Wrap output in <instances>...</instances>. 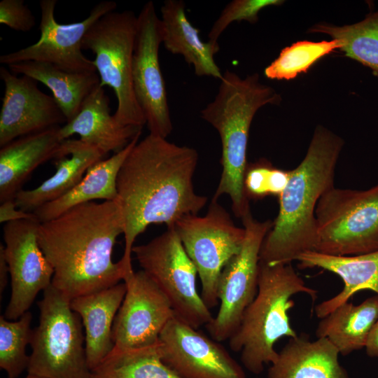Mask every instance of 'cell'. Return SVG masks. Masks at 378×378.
<instances>
[{
    "mask_svg": "<svg viewBox=\"0 0 378 378\" xmlns=\"http://www.w3.org/2000/svg\"><path fill=\"white\" fill-rule=\"evenodd\" d=\"M5 85L0 111V146L22 136L65 125L67 120L53 98L37 86V81L18 76L0 68Z\"/></svg>",
    "mask_w": 378,
    "mask_h": 378,
    "instance_id": "obj_17",
    "label": "cell"
},
{
    "mask_svg": "<svg viewBox=\"0 0 378 378\" xmlns=\"http://www.w3.org/2000/svg\"><path fill=\"white\" fill-rule=\"evenodd\" d=\"M8 276H10L9 267H8V265L5 257L4 246L1 244L0 246V293H1V295L8 284Z\"/></svg>",
    "mask_w": 378,
    "mask_h": 378,
    "instance_id": "obj_37",
    "label": "cell"
},
{
    "mask_svg": "<svg viewBox=\"0 0 378 378\" xmlns=\"http://www.w3.org/2000/svg\"><path fill=\"white\" fill-rule=\"evenodd\" d=\"M37 219L34 213L24 211L17 207L14 200L1 203L0 223H8L22 220Z\"/></svg>",
    "mask_w": 378,
    "mask_h": 378,
    "instance_id": "obj_35",
    "label": "cell"
},
{
    "mask_svg": "<svg viewBox=\"0 0 378 378\" xmlns=\"http://www.w3.org/2000/svg\"><path fill=\"white\" fill-rule=\"evenodd\" d=\"M198 153L149 134L132 149L117 178L118 202L123 222L125 249L119 260L125 279L134 273L132 254L136 238L151 224L173 227L181 218L197 215L207 202L192 178Z\"/></svg>",
    "mask_w": 378,
    "mask_h": 378,
    "instance_id": "obj_1",
    "label": "cell"
},
{
    "mask_svg": "<svg viewBox=\"0 0 378 378\" xmlns=\"http://www.w3.org/2000/svg\"><path fill=\"white\" fill-rule=\"evenodd\" d=\"M71 300L52 284L37 302L38 325L32 330L28 374L46 378H92L82 320Z\"/></svg>",
    "mask_w": 378,
    "mask_h": 378,
    "instance_id": "obj_6",
    "label": "cell"
},
{
    "mask_svg": "<svg viewBox=\"0 0 378 378\" xmlns=\"http://www.w3.org/2000/svg\"><path fill=\"white\" fill-rule=\"evenodd\" d=\"M31 320L29 311L14 321L0 316V368L6 372L8 378H17L27 369L29 356L26 347L30 344Z\"/></svg>",
    "mask_w": 378,
    "mask_h": 378,
    "instance_id": "obj_31",
    "label": "cell"
},
{
    "mask_svg": "<svg viewBox=\"0 0 378 378\" xmlns=\"http://www.w3.org/2000/svg\"><path fill=\"white\" fill-rule=\"evenodd\" d=\"M137 16L130 10L112 11L88 31L82 49L95 55L93 60L100 85L113 89L117 98L115 120L125 126L143 127L145 116L136 101L132 83V60Z\"/></svg>",
    "mask_w": 378,
    "mask_h": 378,
    "instance_id": "obj_7",
    "label": "cell"
},
{
    "mask_svg": "<svg viewBox=\"0 0 378 378\" xmlns=\"http://www.w3.org/2000/svg\"><path fill=\"white\" fill-rule=\"evenodd\" d=\"M296 260L301 268H321L337 274L344 282L342 291L316 307L315 314L319 318L347 302L360 290H372L378 295V251L351 256H335L309 251L300 255Z\"/></svg>",
    "mask_w": 378,
    "mask_h": 378,
    "instance_id": "obj_23",
    "label": "cell"
},
{
    "mask_svg": "<svg viewBox=\"0 0 378 378\" xmlns=\"http://www.w3.org/2000/svg\"><path fill=\"white\" fill-rule=\"evenodd\" d=\"M124 222L116 201L87 202L40 223L39 246L54 274L52 285L70 300L124 280L112 253Z\"/></svg>",
    "mask_w": 378,
    "mask_h": 378,
    "instance_id": "obj_2",
    "label": "cell"
},
{
    "mask_svg": "<svg viewBox=\"0 0 378 378\" xmlns=\"http://www.w3.org/2000/svg\"><path fill=\"white\" fill-rule=\"evenodd\" d=\"M315 251L351 256L378 251V184L365 190L335 186L319 199Z\"/></svg>",
    "mask_w": 378,
    "mask_h": 378,
    "instance_id": "obj_8",
    "label": "cell"
},
{
    "mask_svg": "<svg viewBox=\"0 0 378 378\" xmlns=\"http://www.w3.org/2000/svg\"><path fill=\"white\" fill-rule=\"evenodd\" d=\"M132 253L177 318L197 329L213 319L197 289V269L174 227L146 244L134 246Z\"/></svg>",
    "mask_w": 378,
    "mask_h": 378,
    "instance_id": "obj_9",
    "label": "cell"
},
{
    "mask_svg": "<svg viewBox=\"0 0 378 378\" xmlns=\"http://www.w3.org/2000/svg\"><path fill=\"white\" fill-rule=\"evenodd\" d=\"M25 378H46V377L28 374V375Z\"/></svg>",
    "mask_w": 378,
    "mask_h": 378,
    "instance_id": "obj_38",
    "label": "cell"
},
{
    "mask_svg": "<svg viewBox=\"0 0 378 378\" xmlns=\"http://www.w3.org/2000/svg\"><path fill=\"white\" fill-rule=\"evenodd\" d=\"M127 291L126 284L110 288L71 300L85 328L86 360L91 371L98 367L114 348L112 329Z\"/></svg>",
    "mask_w": 378,
    "mask_h": 378,
    "instance_id": "obj_20",
    "label": "cell"
},
{
    "mask_svg": "<svg viewBox=\"0 0 378 378\" xmlns=\"http://www.w3.org/2000/svg\"><path fill=\"white\" fill-rule=\"evenodd\" d=\"M59 127L22 136L0 149V202L15 200L40 164L57 159L61 145Z\"/></svg>",
    "mask_w": 378,
    "mask_h": 378,
    "instance_id": "obj_21",
    "label": "cell"
},
{
    "mask_svg": "<svg viewBox=\"0 0 378 378\" xmlns=\"http://www.w3.org/2000/svg\"><path fill=\"white\" fill-rule=\"evenodd\" d=\"M220 81L215 98L200 111L201 118L217 130L222 146V172L212 200L228 195L235 216L242 218L250 211L244 181L251 125L260 108L279 104L281 97L261 83L257 73L242 78L227 69Z\"/></svg>",
    "mask_w": 378,
    "mask_h": 378,
    "instance_id": "obj_4",
    "label": "cell"
},
{
    "mask_svg": "<svg viewBox=\"0 0 378 378\" xmlns=\"http://www.w3.org/2000/svg\"><path fill=\"white\" fill-rule=\"evenodd\" d=\"M161 43L160 18L154 3L149 1L137 15L132 83L149 134L166 139L171 134L173 125L159 60Z\"/></svg>",
    "mask_w": 378,
    "mask_h": 378,
    "instance_id": "obj_13",
    "label": "cell"
},
{
    "mask_svg": "<svg viewBox=\"0 0 378 378\" xmlns=\"http://www.w3.org/2000/svg\"><path fill=\"white\" fill-rule=\"evenodd\" d=\"M281 0H233L224 7L217 20L213 24L209 34V41L218 44V39L226 28L233 22L247 21L255 24L258 14L262 9L279 6Z\"/></svg>",
    "mask_w": 378,
    "mask_h": 378,
    "instance_id": "obj_33",
    "label": "cell"
},
{
    "mask_svg": "<svg viewBox=\"0 0 378 378\" xmlns=\"http://www.w3.org/2000/svg\"><path fill=\"white\" fill-rule=\"evenodd\" d=\"M378 319V295L369 298L358 305L345 302L319 321L317 338H327L346 356L365 347L369 334Z\"/></svg>",
    "mask_w": 378,
    "mask_h": 378,
    "instance_id": "obj_27",
    "label": "cell"
},
{
    "mask_svg": "<svg viewBox=\"0 0 378 378\" xmlns=\"http://www.w3.org/2000/svg\"><path fill=\"white\" fill-rule=\"evenodd\" d=\"M289 174L290 171L276 168L265 160L248 164L244 181L247 198L279 197L288 183Z\"/></svg>",
    "mask_w": 378,
    "mask_h": 378,
    "instance_id": "obj_32",
    "label": "cell"
},
{
    "mask_svg": "<svg viewBox=\"0 0 378 378\" xmlns=\"http://www.w3.org/2000/svg\"><path fill=\"white\" fill-rule=\"evenodd\" d=\"M0 23L18 31H29L35 25V18L23 0L0 1Z\"/></svg>",
    "mask_w": 378,
    "mask_h": 378,
    "instance_id": "obj_34",
    "label": "cell"
},
{
    "mask_svg": "<svg viewBox=\"0 0 378 378\" xmlns=\"http://www.w3.org/2000/svg\"><path fill=\"white\" fill-rule=\"evenodd\" d=\"M339 354L327 338L311 341L298 335L279 353L267 378H350L339 362Z\"/></svg>",
    "mask_w": 378,
    "mask_h": 378,
    "instance_id": "obj_24",
    "label": "cell"
},
{
    "mask_svg": "<svg viewBox=\"0 0 378 378\" xmlns=\"http://www.w3.org/2000/svg\"><path fill=\"white\" fill-rule=\"evenodd\" d=\"M365 347L368 356L378 357V319L369 334Z\"/></svg>",
    "mask_w": 378,
    "mask_h": 378,
    "instance_id": "obj_36",
    "label": "cell"
},
{
    "mask_svg": "<svg viewBox=\"0 0 378 378\" xmlns=\"http://www.w3.org/2000/svg\"><path fill=\"white\" fill-rule=\"evenodd\" d=\"M57 2V0L40 1L38 41L17 51L1 55V64L9 66L22 62L37 61L49 63L69 72L97 71L93 60L89 59L82 52V41L90 28L102 16L114 11L117 4L112 1H100L82 21L60 24L55 18Z\"/></svg>",
    "mask_w": 378,
    "mask_h": 378,
    "instance_id": "obj_12",
    "label": "cell"
},
{
    "mask_svg": "<svg viewBox=\"0 0 378 378\" xmlns=\"http://www.w3.org/2000/svg\"><path fill=\"white\" fill-rule=\"evenodd\" d=\"M92 373V378H179L162 362L159 341L138 349L114 347Z\"/></svg>",
    "mask_w": 378,
    "mask_h": 378,
    "instance_id": "obj_29",
    "label": "cell"
},
{
    "mask_svg": "<svg viewBox=\"0 0 378 378\" xmlns=\"http://www.w3.org/2000/svg\"><path fill=\"white\" fill-rule=\"evenodd\" d=\"M106 155L98 147L80 139L62 141L55 162V173L37 188L19 191L14 200L17 207L33 213L42 205L62 197L81 181L90 167Z\"/></svg>",
    "mask_w": 378,
    "mask_h": 378,
    "instance_id": "obj_19",
    "label": "cell"
},
{
    "mask_svg": "<svg viewBox=\"0 0 378 378\" xmlns=\"http://www.w3.org/2000/svg\"><path fill=\"white\" fill-rule=\"evenodd\" d=\"M174 228L197 269L202 285L201 297L207 307L213 309L219 303L220 274L240 251L245 230L237 227L225 208L214 200L204 216H184Z\"/></svg>",
    "mask_w": 378,
    "mask_h": 378,
    "instance_id": "obj_10",
    "label": "cell"
},
{
    "mask_svg": "<svg viewBox=\"0 0 378 378\" xmlns=\"http://www.w3.org/2000/svg\"><path fill=\"white\" fill-rule=\"evenodd\" d=\"M160 27L164 48L183 57L192 65L197 76H209L220 80L223 74L214 60L219 51L218 43L203 41L200 31L189 21L182 0H166L161 8Z\"/></svg>",
    "mask_w": 378,
    "mask_h": 378,
    "instance_id": "obj_22",
    "label": "cell"
},
{
    "mask_svg": "<svg viewBox=\"0 0 378 378\" xmlns=\"http://www.w3.org/2000/svg\"><path fill=\"white\" fill-rule=\"evenodd\" d=\"M141 132L121 151L114 153L90 167L81 181L69 192L46 203L33 213L41 222L53 219L78 204L93 202L118 200L117 178L120 169L134 146L139 142Z\"/></svg>",
    "mask_w": 378,
    "mask_h": 378,
    "instance_id": "obj_25",
    "label": "cell"
},
{
    "mask_svg": "<svg viewBox=\"0 0 378 378\" xmlns=\"http://www.w3.org/2000/svg\"><path fill=\"white\" fill-rule=\"evenodd\" d=\"M307 32L321 33L337 40L344 55L370 68L378 78V11L352 24L336 26L326 22L313 25Z\"/></svg>",
    "mask_w": 378,
    "mask_h": 378,
    "instance_id": "obj_28",
    "label": "cell"
},
{
    "mask_svg": "<svg viewBox=\"0 0 378 378\" xmlns=\"http://www.w3.org/2000/svg\"><path fill=\"white\" fill-rule=\"evenodd\" d=\"M38 219L5 223L4 254L9 267L11 296L4 317L17 320L28 311L37 294L52 284L54 270L38 241Z\"/></svg>",
    "mask_w": 378,
    "mask_h": 378,
    "instance_id": "obj_14",
    "label": "cell"
},
{
    "mask_svg": "<svg viewBox=\"0 0 378 378\" xmlns=\"http://www.w3.org/2000/svg\"><path fill=\"white\" fill-rule=\"evenodd\" d=\"M162 362L179 378H246L226 349L176 316L159 338Z\"/></svg>",
    "mask_w": 378,
    "mask_h": 378,
    "instance_id": "obj_15",
    "label": "cell"
},
{
    "mask_svg": "<svg viewBox=\"0 0 378 378\" xmlns=\"http://www.w3.org/2000/svg\"><path fill=\"white\" fill-rule=\"evenodd\" d=\"M123 281L127 291L113 326L114 347L132 349L157 344L176 316L170 302L142 270Z\"/></svg>",
    "mask_w": 378,
    "mask_h": 378,
    "instance_id": "obj_16",
    "label": "cell"
},
{
    "mask_svg": "<svg viewBox=\"0 0 378 378\" xmlns=\"http://www.w3.org/2000/svg\"><path fill=\"white\" fill-rule=\"evenodd\" d=\"M245 238L240 251L224 267L219 279V308L206 326L211 338L229 340L258 292L260 252L273 222L259 221L248 212L242 218Z\"/></svg>",
    "mask_w": 378,
    "mask_h": 378,
    "instance_id": "obj_11",
    "label": "cell"
},
{
    "mask_svg": "<svg viewBox=\"0 0 378 378\" xmlns=\"http://www.w3.org/2000/svg\"><path fill=\"white\" fill-rule=\"evenodd\" d=\"M8 66L12 73L28 76L47 86L67 122L78 114L86 97L100 83L96 72H69L42 62L26 61Z\"/></svg>",
    "mask_w": 378,
    "mask_h": 378,
    "instance_id": "obj_26",
    "label": "cell"
},
{
    "mask_svg": "<svg viewBox=\"0 0 378 378\" xmlns=\"http://www.w3.org/2000/svg\"><path fill=\"white\" fill-rule=\"evenodd\" d=\"M143 127L120 124L111 113L109 98L104 87L96 86L83 102L78 114L59 130L61 141L77 134L80 139L106 154L124 149L141 132Z\"/></svg>",
    "mask_w": 378,
    "mask_h": 378,
    "instance_id": "obj_18",
    "label": "cell"
},
{
    "mask_svg": "<svg viewBox=\"0 0 378 378\" xmlns=\"http://www.w3.org/2000/svg\"><path fill=\"white\" fill-rule=\"evenodd\" d=\"M340 48L337 40L314 42L300 41L284 48L264 71L270 79L290 80L309 69L324 56Z\"/></svg>",
    "mask_w": 378,
    "mask_h": 378,
    "instance_id": "obj_30",
    "label": "cell"
},
{
    "mask_svg": "<svg viewBox=\"0 0 378 378\" xmlns=\"http://www.w3.org/2000/svg\"><path fill=\"white\" fill-rule=\"evenodd\" d=\"M343 139L318 125L304 159L290 171L279 196V209L266 235L260 261L270 265L290 264L317 244L315 209L320 197L334 187L335 167Z\"/></svg>",
    "mask_w": 378,
    "mask_h": 378,
    "instance_id": "obj_3",
    "label": "cell"
},
{
    "mask_svg": "<svg viewBox=\"0 0 378 378\" xmlns=\"http://www.w3.org/2000/svg\"><path fill=\"white\" fill-rule=\"evenodd\" d=\"M305 293L312 300L317 291L306 285L290 264L270 265L259 262L258 292L244 311L240 323L229 339L232 351L239 352L241 361L258 374L272 364L279 353L276 342L284 337L298 336L288 315L294 295Z\"/></svg>",
    "mask_w": 378,
    "mask_h": 378,
    "instance_id": "obj_5",
    "label": "cell"
}]
</instances>
